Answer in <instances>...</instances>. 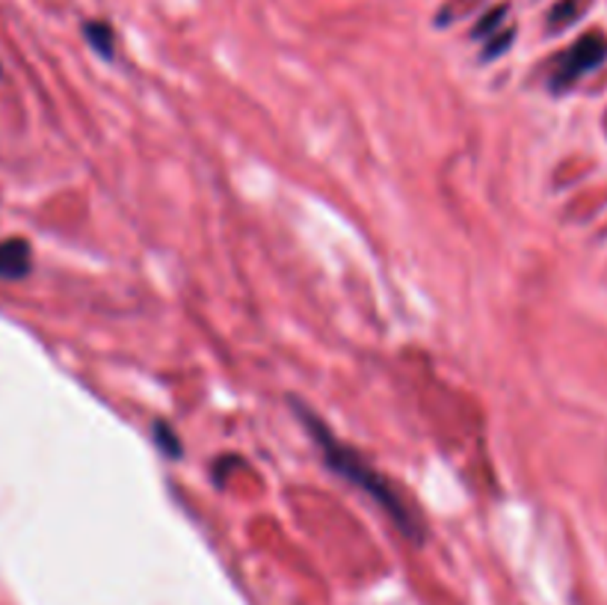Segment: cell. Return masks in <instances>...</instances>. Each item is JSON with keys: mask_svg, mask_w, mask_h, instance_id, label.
Segmentation results:
<instances>
[{"mask_svg": "<svg viewBox=\"0 0 607 605\" xmlns=\"http://www.w3.org/2000/svg\"><path fill=\"white\" fill-rule=\"evenodd\" d=\"M297 416H300V421L306 425V430L317 443V448L324 454V460L329 463V469H332L335 475H341L344 480H350L352 487H359L365 496L374 498V502L386 510L388 519H391L409 540L421 543L424 528L418 525V519H415V514L409 510V505L400 498V493H397V489L391 487V484H388V480L382 478L359 452H356V448L344 445L341 439H335L332 430H329L326 421H320L315 413H308L306 407H297Z\"/></svg>", "mask_w": 607, "mask_h": 605, "instance_id": "6da1fadb", "label": "cell"}, {"mask_svg": "<svg viewBox=\"0 0 607 605\" xmlns=\"http://www.w3.org/2000/svg\"><path fill=\"white\" fill-rule=\"evenodd\" d=\"M605 60H607V36L605 33L581 36L569 51L560 53V60H557L555 66V75H551V89L560 92V89L573 87L575 80H581L584 75H590L593 69H599Z\"/></svg>", "mask_w": 607, "mask_h": 605, "instance_id": "7a4b0ae2", "label": "cell"}, {"mask_svg": "<svg viewBox=\"0 0 607 605\" xmlns=\"http://www.w3.org/2000/svg\"><path fill=\"white\" fill-rule=\"evenodd\" d=\"M33 267V249L24 238H7L0 240V279H24Z\"/></svg>", "mask_w": 607, "mask_h": 605, "instance_id": "3957f363", "label": "cell"}, {"mask_svg": "<svg viewBox=\"0 0 607 605\" xmlns=\"http://www.w3.org/2000/svg\"><path fill=\"white\" fill-rule=\"evenodd\" d=\"M587 7H590V0H557L548 12V30H555V33L566 30L587 12Z\"/></svg>", "mask_w": 607, "mask_h": 605, "instance_id": "277c9868", "label": "cell"}, {"mask_svg": "<svg viewBox=\"0 0 607 605\" xmlns=\"http://www.w3.org/2000/svg\"><path fill=\"white\" fill-rule=\"evenodd\" d=\"M83 33H87L89 44H92L101 57H113V30H110L105 21H89V24L83 27Z\"/></svg>", "mask_w": 607, "mask_h": 605, "instance_id": "5b68a950", "label": "cell"}, {"mask_svg": "<svg viewBox=\"0 0 607 605\" xmlns=\"http://www.w3.org/2000/svg\"><path fill=\"white\" fill-rule=\"evenodd\" d=\"M504 18H507V3L489 9V12H486V16L477 21V27H475L477 39H489V36L498 33V27L504 24Z\"/></svg>", "mask_w": 607, "mask_h": 605, "instance_id": "8992f818", "label": "cell"}, {"mask_svg": "<svg viewBox=\"0 0 607 605\" xmlns=\"http://www.w3.org/2000/svg\"><path fill=\"white\" fill-rule=\"evenodd\" d=\"M155 436H158L160 452L169 454V457H181V448H178L181 443H178V436L169 430L167 421H158V425H155Z\"/></svg>", "mask_w": 607, "mask_h": 605, "instance_id": "52a82bcc", "label": "cell"}, {"mask_svg": "<svg viewBox=\"0 0 607 605\" xmlns=\"http://www.w3.org/2000/svg\"><path fill=\"white\" fill-rule=\"evenodd\" d=\"M513 36H516V33H513V30H504V33L489 36V39H486V51H484L486 60H489V57H501V53L507 51V48H510Z\"/></svg>", "mask_w": 607, "mask_h": 605, "instance_id": "ba28073f", "label": "cell"}]
</instances>
